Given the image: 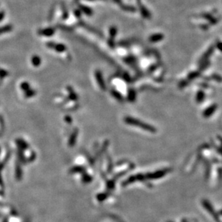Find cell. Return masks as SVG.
I'll return each instance as SVG.
<instances>
[{"mask_svg":"<svg viewBox=\"0 0 222 222\" xmlns=\"http://www.w3.org/2000/svg\"><path fill=\"white\" fill-rule=\"evenodd\" d=\"M46 46L49 48H51V49L55 50L56 51L59 52V53L64 52L66 50L65 45L61 43H54V42H48V43H46Z\"/></svg>","mask_w":222,"mask_h":222,"instance_id":"6da1fadb","label":"cell"},{"mask_svg":"<svg viewBox=\"0 0 222 222\" xmlns=\"http://www.w3.org/2000/svg\"><path fill=\"white\" fill-rule=\"evenodd\" d=\"M138 5L139 7V10H140L141 15H142L144 18H146V19H150V18L151 17V13H149V11L146 9V7H144V6L141 4L140 0H138Z\"/></svg>","mask_w":222,"mask_h":222,"instance_id":"7a4b0ae2","label":"cell"},{"mask_svg":"<svg viewBox=\"0 0 222 222\" xmlns=\"http://www.w3.org/2000/svg\"><path fill=\"white\" fill-rule=\"evenodd\" d=\"M55 28H45V29L39 30L38 31V34L40 35H43L46 36V37H50V36L53 35L54 33H55Z\"/></svg>","mask_w":222,"mask_h":222,"instance_id":"3957f363","label":"cell"},{"mask_svg":"<svg viewBox=\"0 0 222 222\" xmlns=\"http://www.w3.org/2000/svg\"><path fill=\"white\" fill-rule=\"evenodd\" d=\"M95 76H96V79H97V81H98L99 85L100 86V87L102 90H105V83L103 82V80H102V74H101V73L100 72H96L95 73Z\"/></svg>","mask_w":222,"mask_h":222,"instance_id":"277c9868","label":"cell"},{"mask_svg":"<svg viewBox=\"0 0 222 222\" xmlns=\"http://www.w3.org/2000/svg\"><path fill=\"white\" fill-rule=\"evenodd\" d=\"M79 8H80L81 12H82L87 15L90 16L92 15V10L89 7H87V6H84L83 5H79Z\"/></svg>","mask_w":222,"mask_h":222,"instance_id":"5b68a950","label":"cell"},{"mask_svg":"<svg viewBox=\"0 0 222 222\" xmlns=\"http://www.w3.org/2000/svg\"><path fill=\"white\" fill-rule=\"evenodd\" d=\"M77 135H78V131H77V129H76V130H74L73 131V133H72V135L70 136L69 142H68V145H69V146H73L74 144H75Z\"/></svg>","mask_w":222,"mask_h":222,"instance_id":"8992f818","label":"cell"},{"mask_svg":"<svg viewBox=\"0 0 222 222\" xmlns=\"http://www.w3.org/2000/svg\"><path fill=\"white\" fill-rule=\"evenodd\" d=\"M120 8L122 9L124 11H126V12H130V13H134V12H136V9L134 7H133V6L131 5H124V4H122L120 6Z\"/></svg>","mask_w":222,"mask_h":222,"instance_id":"52a82bcc","label":"cell"},{"mask_svg":"<svg viewBox=\"0 0 222 222\" xmlns=\"http://www.w3.org/2000/svg\"><path fill=\"white\" fill-rule=\"evenodd\" d=\"M117 33H118V30H117V28L115 27V26H112V27L110 28V30H109V33H110V40H113V39L116 37L117 35Z\"/></svg>","mask_w":222,"mask_h":222,"instance_id":"ba28073f","label":"cell"},{"mask_svg":"<svg viewBox=\"0 0 222 222\" xmlns=\"http://www.w3.org/2000/svg\"><path fill=\"white\" fill-rule=\"evenodd\" d=\"M16 142H17V145H19V146L22 149H27L28 148V145L27 143L25 141L22 140V139H17Z\"/></svg>","mask_w":222,"mask_h":222,"instance_id":"9c48e42d","label":"cell"},{"mask_svg":"<svg viewBox=\"0 0 222 222\" xmlns=\"http://www.w3.org/2000/svg\"><path fill=\"white\" fill-rule=\"evenodd\" d=\"M162 38H163V35H161V34H154V35L151 36L150 38H149V40H150V41L157 42V41H159V40H161Z\"/></svg>","mask_w":222,"mask_h":222,"instance_id":"30bf717a","label":"cell"},{"mask_svg":"<svg viewBox=\"0 0 222 222\" xmlns=\"http://www.w3.org/2000/svg\"><path fill=\"white\" fill-rule=\"evenodd\" d=\"M41 63V60H40V58L38 56H34L32 58V64H33V66H38Z\"/></svg>","mask_w":222,"mask_h":222,"instance_id":"8fae6325","label":"cell"},{"mask_svg":"<svg viewBox=\"0 0 222 222\" xmlns=\"http://www.w3.org/2000/svg\"><path fill=\"white\" fill-rule=\"evenodd\" d=\"M61 9H62V18H63V20H66L68 17V14L65 5L64 6L62 5Z\"/></svg>","mask_w":222,"mask_h":222,"instance_id":"7c38bea8","label":"cell"},{"mask_svg":"<svg viewBox=\"0 0 222 222\" xmlns=\"http://www.w3.org/2000/svg\"><path fill=\"white\" fill-rule=\"evenodd\" d=\"M20 87H21V89L23 91L27 92L28 90H29L30 89V84L28 83V82H23V83L20 84Z\"/></svg>","mask_w":222,"mask_h":222,"instance_id":"4fadbf2b","label":"cell"},{"mask_svg":"<svg viewBox=\"0 0 222 222\" xmlns=\"http://www.w3.org/2000/svg\"><path fill=\"white\" fill-rule=\"evenodd\" d=\"M12 28H12V26H10V25H7V26H5V27L0 28V34L3 33H6V32L11 31Z\"/></svg>","mask_w":222,"mask_h":222,"instance_id":"5bb4252c","label":"cell"},{"mask_svg":"<svg viewBox=\"0 0 222 222\" xmlns=\"http://www.w3.org/2000/svg\"><path fill=\"white\" fill-rule=\"evenodd\" d=\"M35 94V92L33 90H31V89H30L29 90H28L27 92H25V95L26 98H31V97L34 96Z\"/></svg>","mask_w":222,"mask_h":222,"instance_id":"9a60e30c","label":"cell"},{"mask_svg":"<svg viewBox=\"0 0 222 222\" xmlns=\"http://www.w3.org/2000/svg\"><path fill=\"white\" fill-rule=\"evenodd\" d=\"M68 90L69 91V93L71 94L70 98H72L73 100H76V99H77V96H76V94L73 92V90H72V89H69V87L68 88Z\"/></svg>","mask_w":222,"mask_h":222,"instance_id":"2e32d148","label":"cell"},{"mask_svg":"<svg viewBox=\"0 0 222 222\" xmlns=\"http://www.w3.org/2000/svg\"><path fill=\"white\" fill-rule=\"evenodd\" d=\"M113 95L116 97L117 99H118L119 100H121L122 99V97H121V94L118 92H116V91H113Z\"/></svg>","mask_w":222,"mask_h":222,"instance_id":"e0dca14e","label":"cell"},{"mask_svg":"<svg viewBox=\"0 0 222 222\" xmlns=\"http://www.w3.org/2000/svg\"><path fill=\"white\" fill-rule=\"evenodd\" d=\"M7 74H8V72H7V71L3 70V69L0 70V77H2V78L5 77Z\"/></svg>","mask_w":222,"mask_h":222,"instance_id":"ac0fdd59","label":"cell"},{"mask_svg":"<svg viewBox=\"0 0 222 222\" xmlns=\"http://www.w3.org/2000/svg\"><path fill=\"white\" fill-rule=\"evenodd\" d=\"M82 13V12H81L80 9L74 10V15H75L76 17H80V15H82V13Z\"/></svg>","mask_w":222,"mask_h":222,"instance_id":"d6986e66","label":"cell"},{"mask_svg":"<svg viewBox=\"0 0 222 222\" xmlns=\"http://www.w3.org/2000/svg\"><path fill=\"white\" fill-rule=\"evenodd\" d=\"M113 2L115 3H116L117 5H118L119 6H120L123 4L122 0H113Z\"/></svg>","mask_w":222,"mask_h":222,"instance_id":"ffe728a7","label":"cell"},{"mask_svg":"<svg viewBox=\"0 0 222 222\" xmlns=\"http://www.w3.org/2000/svg\"><path fill=\"white\" fill-rule=\"evenodd\" d=\"M88 1H93V0H88Z\"/></svg>","mask_w":222,"mask_h":222,"instance_id":"44dd1931","label":"cell"}]
</instances>
